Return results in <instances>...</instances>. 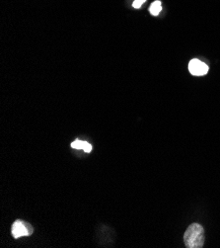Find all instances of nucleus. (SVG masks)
Segmentation results:
<instances>
[{
    "instance_id": "nucleus-2",
    "label": "nucleus",
    "mask_w": 220,
    "mask_h": 248,
    "mask_svg": "<svg viewBox=\"0 0 220 248\" xmlns=\"http://www.w3.org/2000/svg\"><path fill=\"white\" fill-rule=\"evenodd\" d=\"M33 233V228L25 221L16 220L12 226V235L15 238L21 236H29Z\"/></svg>"
},
{
    "instance_id": "nucleus-5",
    "label": "nucleus",
    "mask_w": 220,
    "mask_h": 248,
    "mask_svg": "<svg viewBox=\"0 0 220 248\" xmlns=\"http://www.w3.org/2000/svg\"><path fill=\"white\" fill-rule=\"evenodd\" d=\"M161 10H162V6H161V1H160V0H156V1H154L150 5V8H149V11H150L151 15H153V16L159 15Z\"/></svg>"
},
{
    "instance_id": "nucleus-6",
    "label": "nucleus",
    "mask_w": 220,
    "mask_h": 248,
    "mask_svg": "<svg viewBox=\"0 0 220 248\" xmlns=\"http://www.w3.org/2000/svg\"><path fill=\"white\" fill-rule=\"evenodd\" d=\"M145 1H146V0H134L132 6H133L134 8H140V7L142 6V4H143Z\"/></svg>"
},
{
    "instance_id": "nucleus-3",
    "label": "nucleus",
    "mask_w": 220,
    "mask_h": 248,
    "mask_svg": "<svg viewBox=\"0 0 220 248\" xmlns=\"http://www.w3.org/2000/svg\"><path fill=\"white\" fill-rule=\"evenodd\" d=\"M189 70L194 77H203L208 72V66L200 60L193 59L189 63Z\"/></svg>"
},
{
    "instance_id": "nucleus-1",
    "label": "nucleus",
    "mask_w": 220,
    "mask_h": 248,
    "mask_svg": "<svg viewBox=\"0 0 220 248\" xmlns=\"http://www.w3.org/2000/svg\"><path fill=\"white\" fill-rule=\"evenodd\" d=\"M184 241L188 248H202L205 244V231L199 224L191 225L184 235Z\"/></svg>"
},
{
    "instance_id": "nucleus-4",
    "label": "nucleus",
    "mask_w": 220,
    "mask_h": 248,
    "mask_svg": "<svg viewBox=\"0 0 220 248\" xmlns=\"http://www.w3.org/2000/svg\"><path fill=\"white\" fill-rule=\"evenodd\" d=\"M72 148H76V150H83L85 153H90L92 151V145L86 141H82L76 140L71 143Z\"/></svg>"
}]
</instances>
